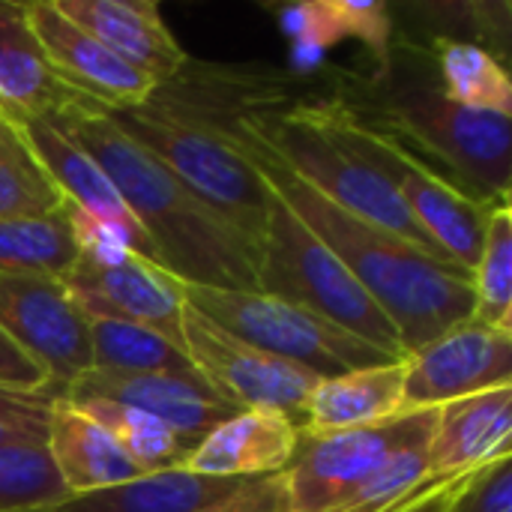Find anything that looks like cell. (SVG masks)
Listing matches in <instances>:
<instances>
[{
  "label": "cell",
  "instance_id": "obj_1",
  "mask_svg": "<svg viewBox=\"0 0 512 512\" xmlns=\"http://www.w3.org/2000/svg\"><path fill=\"white\" fill-rule=\"evenodd\" d=\"M165 96L177 99L198 117L225 129L255 162L267 186L333 249V255L351 270V276L369 291V297L384 309L390 324L399 333L405 357L435 342L447 330L471 321L474 315V288L471 273L444 264L408 240L342 210L303 177H297L285 162H279L261 141H255L237 120L234 111L210 105L207 99L180 96L168 87H159Z\"/></svg>",
  "mask_w": 512,
  "mask_h": 512
},
{
  "label": "cell",
  "instance_id": "obj_2",
  "mask_svg": "<svg viewBox=\"0 0 512 512\" xmlns=\"http://www.w3.org/2000/svg\"><path fill=\"white\" fill-rule=\"evenodd\" d=\"M117 186L120 198L159 252L162 270L183 285L255 291L261 252L198 198L168 165L135 144L102 105L72 96L54 117Z\"/></svg>",
  "mask_w": 512,
  "mask_h": 512
},
{
  "label": "cell",
  "instance_id": "obj_3",
  "mask_svg": "<svg viewBox=\"0 0 512 512\" xmlns=\"http://www.w3.org/2000/svg\"><path fill=\"white\" fill-rule=\"evenodd\" d=\"M360 123L408 138L450 168V180L480 201H510L512 117L453 102L438 81L429 45L393 36L387 63L336 96Z\"/></svg>",
  "mask_w": 512,
  "mask_h": 512
},
{
  "label": "cell",
  "instance_id": "obj_4",
  "mask_svg": "<svg viewBox=\"0 0 512 512\" xmlns=\"http://www.w3.org/2000/svg\"><path fill=\"white\" fill-rule=\"evenodd\" d=\"M234 120L279 162H285L297 177H303L342 210L408 240L444 264H453L408 213L396 186L351 144H345L336 126L333 96L294 105L240 108L234 111Z\"/></svg>",
  "mask_w": 512,
  "mask_h": 512
},
{
  "label": "cell",
  "instance_id": "obj_5",
  "mask_svg": "<svg viewBox=\"0 0 512 512\" xmlns=\"http://www.w3.org/2000/svg\"><path fill=\"white\" fill-rule=\"evenodd\" d=\"M111 117L261 252L270 186L225 129L198 117L159 87L141 108L111 111Z\"/></svg>",
  "mask_w": 512,
  "mask_h": 512
},
{
  "label": "cell",
  "instance_id": "obj_6",
  "mask_svg": "<svg viewBox=\"0 0 512 512\" xmlns=\"http://www.w3.org/2000/svg\"><path fill=\"white\" fill-rule=\"evenodd\" d=\"M255 291L303 306L396 360L405 357L399 333L384 309L273 189Z\"/></svg>",
  "mask_w": 512,
  "mask_h": 512
},
{
  "label": "cell",
  "instance_id": "obj_7",
  "mask_svg": "<svg viewBox=\"0 0 512 512\" xmlns=\"http://www.w3.org/2000/svg\"><path fill=\"white\" fill-rule=\"evenodd\" d=\"M183 300L201 318L219 330L297 363L318 378H336L342 372L390 363L396 357L372 348L360 336L336 327L333 321L279 300L264 291H222L204 285H183Z\"/></svg>",
  "mask_w": 512,
  "mask_h": 512
},
{
  "label": "cell",
  "instance_id": "obj_8",
  "mask_svg": "<svg viewBox=\"0 0 512 512\" xmlns=\"http://www.w3.org/2000/svg\"><path fill=\"white\" fill-rule=\"evenodd\" d=\"M336 126L345 144H351L366 162H372L399 192L408 213L429 234V240L462 270H474L483 231L498 201H480L462 192L450 177L438 174L426 159L408 150L399 138L360 123L336 96Z\"/></svg>",
  "mask_w": 512,
  "mask_h": 512
},
{
  "label": "cell",
  "instance_id": "obj_9",
  "mask_svg": "<svg viewBox=\"0 0 512 512\" xmlns=\"http://www.w3.org/2000/svg\"><path fill=\"white\" fill-rule=\"evenodd\" d=\"M435 411H408L393 420L348 432H303L288 474L291 512H333L336 504L369 480L393 453L429 444Z\"/></svg>",
  "mask_w": 512,
  "mask_h": 512
},
{
  "label": "cell",
  "instance_id": "obj_10",
  "mask_svg": "<svg viewBox=\"0 0 512 512\" xmlns=\"http://www.w3.org/2000/svg\"><path fill=\"white\" fill-rule=\"evenodd\" d=\"M183 351L195 372L240 411L267 408L303 426L306 399L321 381L315 372L219 330L189 306L183 312Z\"/></svg>",
  "mask_w": 512,
  "mask_h": 512
},
{
  "label": "cell",
  "instance_id": "obj_11",
  "mask_svg": "<svg viewBox=\"0 0 512 512\" xmlns=\"http://www.w3.org/2000/svg\"><path fill=\"white\" fill-rule=\"evenodd\" d=\"M69 300L84 318L129 321L156 330L183 351V282L168 270L123 249L114 255H84L60 276Z\"/></svg>",
  "mask_w": 512,
  "mask_h": 512
},
{
  "label": "cell",
  "instance_id": "obj_12",
  "mask_svg": "<svg viewBox=\"0 0 512 512\" xmlns=\"http://www.w3.org/2000/svg\"><path fill=\"white\" fill-rule=\"evenodd\" d=\"M512 384V333L465 321L405 357L402 408L435 411L447 402Z\"/></svg>",
  "mask_w": 512,
  "mask_h": 512
},
{
  "label": "cell",
  "instance_id": "obj_13",
  "mask_svg": "<svg viewBox=\"0 0 512 512\" xmlns=\"http://www.w3.org/2000/svg\"><path fill=\"white\" fill-rule=\"evenodd\" d=\"M0 327L51 372L57 396L93 366L87 318L60 279L0 273Z\"/></svg>",
  "mask_w": 512,
  "mask_h": 512
},
{
  "label": "cell",
  "instance_id": "obj_14",
  "mask_svg": "<svg viewBox=\"0 0 512 512\" xmlns=\"http://www.w3.org/2000/svg\"><path fill=\"white\" fill-rule=\"evenodd\" d=\"M57 399L66 402H114L144 411L165 423L192 450L198 441L216 429L222 420L234 417L240 408L216 393L198 372L195 375H165V372H105L87 369L63 387Z\"/></svg>",
  "mask_w": 512,
  "mask_h": 512
},
{
  "label": "cell",
  "instance_id": "obj_15",
  "mask_svg": "<svg viewBox=\"0 0 512 512\" xmlns=\"http://www.w3.org/2000/svg\"><path fill=\"white\" fill-rule=\"evenodd\" d=\"M24 9L54 78L75 96L90 99L105 111H129L141 108L156 93V84L147 75L72 24L51 0H24Z\"/></svg>",
  "mask_w": 512,
  "mask_h": 512
},
{
  "label": "cell",
  "instance_id": "obj_16",
  "mask_svg": "<svg viewBox=\"0 0 512 512\" xmlns=\"http://www.w3.org/2000/svg\"><path fill=\"white\" fill-rule=\"evenodd\" d=\"M15 132L24 141V147L33 153V159L42 165V171L60 192L63 204L75 207L87 219L114 231L135 255L162 267L156 246L150 243V237L144 234V228L138 225V219L120 198L117 186L108 180V174L93 162L87 150H81L51 120H33Z\"/></svg>",
  "mask_w": 512,
  "mask_h": 512
},
{
  "label": "cell",
  "instance_id": "obj_17",
  "mask_svg": "<svg viewBox=\"0 0 512 512\" xmlns=\"http://www.w3.org/2000/svg\"><path fill=\"white\" fill-rule=\"evenodd\" d=\"M72 24L99 39L123 63L147 75L156 87L174 81L189 54L168 30L153 0H51Z\"/></svg>",
  "mask_w": 512,
  "mask_h": 512
},
{
  "label": "cell",
  "instance_id": "obj_18",
  "mask_svg": "<svg viewBox=\"0 0 512 512\" xmlns=\"http://www.w3.org/2000/svg\"><path fill=\"white\" fill-rule=\"evenodd\" d=\"M512 441V384L447 402L435 414L426 444L432 480L468 477L507 459Z\"/></svg>",
  "mask_w": 512,
  "mask_h": 512
},
{
  "label": "cell",
  "instance_id": "obj_19",
  "mask_svg": "<svg viewBox=\"0 0 512 512\" xmlns=\"http://www.w3.org/2000/svg\"><path fill=\"white\" fill-rule=\"evenodd\" d=\"M300 426L267 408H243L210 429L186 456L183 471L213 480H255L291 465Z\"/></svg>",
  "mask_w": 512,
  "mask_h": 512
},
{
  "label": "cell",
  "instance_id": "obj_20",
  "mask_svg": "<svg viewBox=\"0 0 512 512\" xmlns=\"http://www.w3.org/2000/svg\"><path fill=\"white\" fill-rule=\"evenodd\" d=\"M75 93L66 90L27 21L24 0H0V123L21 129L54 117Z\"/></svg>",
  "mask_w": 512,
  "mask_h": 512
},
{
  "label": "cell",
  "instance_id": "obj_21",
  "mask_svg": "<svg viewBox=\"0 0 512 512\" xmlns=\"http://www.w3.org/2000/svg\"><path fill=\"white\" fill-rule=\"evenodd\" d=\"M45 450L69 495H84L141 477L114 438L93 417L63 399L48 405Z\"/></svg>",
  "mask_w": 512,
  "mask_h": 512
},
{
  "label": "cell",
  "instance_id": "obj_22",
  "mask_svg": "<svg viewBox=\"0 0 512 512\" xmlns=\"http://www.w3.org/2000/svg\"><path fill=\"white\" fill-rule=\"evenodd\" d=\"M405 357L321 378L306 399L303 432H348L405 414Z\"/></svg>",
  "mask_w": 512,
  "mask_h": 512
},
{
  "label": "cell",
  "instance_id": "obj_23",
  "mask_svg": "<svg viewBox=\"0 0 512 512\" xmlns=\"http://www.w3.org/2000/svg\"><path fill=\"white\" fill-rule=\"evenodd\" d=\"M243 480H213L201 474H189L183 468L141 474L129 483L66 495L48 512H198L228 492H234Z\"/></svg>",
  "mask_w": 512,
  "mask_h": 512
},
{
  "label": "cell",
  "instance_id": "obj_24",
  "mask_svg": "<svg viewBox=\"0 0 512 512\" xmlns=\"http://www.w3.org/2000/svg\"><path fill=\"white\" fill-rule=\"evenodd\" d=\"M432 60L438 69L441 90L468 108L492 111L501 117H512V81L507 63H501L492 51L462 42V39H441L435 36Z\"/></svg>",
  "mask_w": 512,
  "mask_h": 512
},
{
  "label": "cell",
  "instance_id": "obj_25",
  "mask_svg": "<svg viewBox=\"0 0 512 512\" xmlns=\"http://www.w3.org/2000/svg\"><path fill=\"white\" fill-rule=\"evenodd\" d=\"M78 258L66 210L48 216L0 219V273H33L60 279Z\"/></svg>",
  "mask_w": 512,
  "mask_h": 512
},
{
  "label": "cell",
  "instance_id": "obj_26",
  "mask_svg": "<svg viewBox=\"0 0 512 512\" xmlns=\"http://www.w3.org/2000/svg\"><path fill=\"white\" fill-rule=\"evenodd\" d=\"M87 333H90V363H93L90 369L129 372V375H144V372L195 375V366L189 363L186 351H180L156 330L129 321L87 318Z\"/></svg>",
  "mask_w": 512,
  "mask_h": 512
},
{
  "label": "cell",
  "instance_id": "obj_27",
  "mask_svg": "<svg viewBox=\"0 0 512 512\" xmlns=\"http://www.w3.org/2000/svg\"><path fill=\"white\" fill-rule=\"evenodd\" d=\"M294 33L306 45H333L345 36L366 42L375 54V69L387 63L393 42V12L387 3H351V0H321L297 6Z\"/></svg>",
  "mask_w": 512,
  "mask_h": 512
},
{
  "label": "cell",
  "instance_id": "obj_28",
  "mask_svg": "<svg viewBox=\"0 0 512 512\" xmlns=\"http://www.w3.org/2000/svg\"><path fill=\"white\" fill-rule=\"evenodd\" d=\"M72 405L81 408L87 417H93L141 474L183 468L186 456L192 453V447L183 438H177L165 423H159L144 411L114 402H72Z\"/></svg>",
  "mask_w": 512,
  "mask_h": 512
},
{
  "label": "cell",
  "instance_id": "obj_29",
  "mask_svg": "<svg viewBox=\"0 0 512 512\" xmlns=\"http://www.w3.org/2000/svg\"><path fill=\"white\" fill-rule=\"evenodd\" d=\"M474 315L471 321L512 333V210L510 201L492 204L483 246L471 270Z\"/></svg>",
  "mask_w": 512,
  "mask_h": 512
},
{
  "label": "cell",
  "instance_id": "obj_30",
  "mask_svg": "<svg viewBox=\"0 0 512 512\" xmlns=\"http://www.w3.org/2000/svg\"><path fill=\"white\" fill-rule=\"evenodd\" d=\"M63 207L60 192L24 147L15 129L0 123V219L48 216Z\"/></svg>",
  "mask_w": 512,
  "mask_h": 512
},
{
  "label": "cell",
  "instance_id": "obj_31",
  "mask_svg": "<svg viewBox=\"0 0 512 512\" xmlns=\"http://www.w3.org/2000/svg\"><path fill=\"white\" fill-rule=\"evenodd\" d=\"M66 495L45 444H0V512L48 510Z\"/></svg>",
  "mask_w": 512,
  "mask_h": 512
},
{
  "label": "cell",
  "instance_id": "obj_32",
  "mask_svg": "<svg viewBox=\"0 0 512 512\" xmlns=\"http://www.w3.org/2000/svg\"><path fill=\"white\" fill-rule=\"evenodd\" d=\"M0 393L45 399V402L57 399L51 372L3 327H0Z\"/></svg>",
  "mask_w": 512,
  "mask_h": 512
},
{
  "label": "cell",
  "instance_id": "obj_33",
  "mask_svg": "<svg viewBox=\"0 0 512 512\" xmlns=\"http://www.w3.org/2000/svg\"><path fill=\"white\" fill-rule=\"evenodd\" d=\"M447 512H512V459L474 471L456 492Z\"/></svg>",
  "mask_w": 512,
  "mask_h": 512
},
{
  "label": "cell",
  "instance_id": "obj_34",
  "mask_svg": "<svg viewBox=\"0 0 512 512\" xmlns=\"http://www.w3.org/2000/svg\"><path fill=\"white\" fill-rule=\"evenodd\" d=\"M198 512H291L288 474L279 471L270 477L243 480L234 492Z\"/></svg>",
  "mask_w": 512,
  "mask_h": 512
},
{
  "label": "cell",
  "instance_id": "obj_35",
  "mask_svg": "<svg viewBox=\"0 0 512 512\" xmlns=\"http://www.w3.org/2000/svg\"><path fill=\"white\" fill-rule=\"evenodd\" d=\"M471 477V474H468ZM468 477H453V480H435L429 486H423L405 507H399L396 512H447L456 492L462 489V483Z\"/></svg>",
  "mask_w": 512,
  "mask_h": 512
},
{
  "label": "cell",
  "instance_id": "obj_36",
  "mask_svg": "<svg viewBox=\"0 0 512 512\" xmlns=\"http://www.w3.org/2000/svg\"><path fill=\"white\" fill-rule=\"evenodd\" d=\"M48 405L45 399H24V396H9L0 393V417L3 420H48Z\"/></svg>",
  "mask_w": 512,
  "mask_h": 512
},
{
  "label": "cell",
  "instance_id": "obj_37",
  "mask_svg": "<svg viewBox=\"0 0 512 512\" xmlns=\"http://www.w3.org/2000/svg\"><path fill=\"white\" fill-rule=\"evenodd\" d=\"M45 423L42 420H3L0 417V444H45Z\"/></svg>",
  "mask_w": 512,
  "mask_h": 512
},
{
  "label": "cell",
  "instance_id": "obj_38",
  "mask_svg": "<svg viewBox=\"0 0 512 512\" xmlns=\"http://www.w3.org/2000/svg\"><path fill=\"white\" fill-rule=\"evenodd\" d=\"M405 504H408V501H405ZM405 504H402V507H405ZM396 510H399V507H396ZM396 510H393V512H396Z\"/></svg>",
  "mask_w": 512,
  "mask_h": 512
},
{
  "label": "cell",
  "instance_id": "obj_39",
  "mask_svg": "<svg viewBox=\"0 0 512 512\" xmlns=\"http://www.w3.org/2000/svg\"><path fill=\"white\" fill-rule=\"evenodd\" d=\"M36 512H48V510H36Z\"/></svg>",
  "mask_w": 512,
  "mask_h": 512
}]
</instances>
